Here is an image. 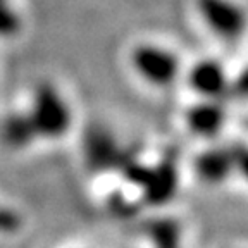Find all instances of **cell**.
<instances>
[{"label": "cell", "mask_w": 248, "mask_h": 248, "mask_svg": "<svg viewBox=\"0 0 248 248\" xmlns=\"http://www.w3.org/2000/svg\"><path fill=\"white\" fill-rule=\"evenodd\" d=\"M35 140L57 141L71 131L74 123L73 108L66 95L52 83H40L23 110Z\"/></svg>", "instance_id": "obj_1"}, {"label": "cell", "mask_w": 248, "mask_h": 248, "mask_svg": "<svg viewBox=\"0 0 248 248\" xmlns=\"http://www.w3.org/2000/svg\"><path fill=\"white\" fill-rule=\"evenodd\" d=\"M128 66L140 83L154 90H169L183 79V64L179 54L166 43L143 40L129 48Z\"/></svg>", "instance_id": "obj_2"}, {"label": "cell", "mask_w": 248, "mask_h": 248, "mask_svg": "<svg viewBox=\"0 0 248 248\" xmlns=\"http://www.w3.org/2000/svg\"><path fill=\"white\" fill-rule=\"evenodd\" d=\"M203 30L221 43H240L248 33V9L240 0H195Z\"/></svg>", "instance_id": "obj_3"}, {"label": "cell", "mask_w": 248, "mask_h": 248, "mask_svg": "<svg viewBox=\"0 0 248 248\" xmlns=\"http://www.w3.org/2000/svg\"><path fill=\"white\" fill-rule=\"evenodd\" d=\"M183 79L195 98L222 100L232 86V78L228 67L219 59L202 57L185 67Z\"/></svg>", "instance_id": "obj_4"}, {"label": "cell", "mask_w": 248, "mask_h": 248, "mask_svg": "<svg viewBox=\"0 0 248 248\" xmlns=\"http://www.w3.org/2000/svg\"><path fill=\"white\" fill-rule=\"evenodd\" d=\"M228 123V110L222 100L197 98L185 112V126L193 136L214 140L221 135Z\"/></svg>", "instance_id": "obj_5"}, {"label": "cell", "mask_w": 248, "mask_h": 248, "mask_svg": "<svg viewBox=\"0 0 248 248\" xmlns=\"http://www.w3.org/2000/svg\"><path fill=\"white\" fill-rule=\"evenodd\" d=\"M195 172L205 185H222L234 172V150L229 148H207L195 160Z\"/></svg>", "instance_id": "obj_6"}, {"label": "cell", "mask_w": 248, "mask_h": 248, "mask_svg": "<svg viewBox=\"0 0 248 248\" xmlns=\"http://www.w3.org/2000/svg\"><path fill=\"white\" fill-rule=\"evenodd\" d=\"M148 240L154 248H183L181 231L172 221H160L150 226Z\"/></svg>", "instance_id": "obj_7"}, {"label": "cell", "mask_w": 248, "mask_h": 248, "mask_svg": "<svg viewBox=\"0 0 248 248\" xmlns=\"http://www.w3.org/2000/svg\"><path fill=\"white\" fill-rule=\"evenodd\" d=\"M21 30V19L11 0H0V36L17 35Z\"/></svg>", "instance_id": "obj_8"}, {"label": "cell", "mask_w": 248, "mask_h": 248, "mask_svg": "<svg viewBox=\"0 0 248 248\" xmlns=\"http://www.w3.org/2000/svg\"><path fill=\"white\" fill-rule=\"evenodd\" d=\"M21 226V219L16 212L0 205V232H14Z\"/></svg>", "instance_id": "obj_9"}, {"label": "cell", "mask_w": 248, "mask_h": 248, "mask_svg": "<svg viewBox=\"0 0 248 248\" xmlns=\"http://www.w3.org/2000/svg\"><path fill=\"white\" fill-rule=\"evenodd\" d=\"M234 172L243 176L248 183V148L234 150Z\"/></svg>", "instance_id": "obj_10"}]
</instances>
